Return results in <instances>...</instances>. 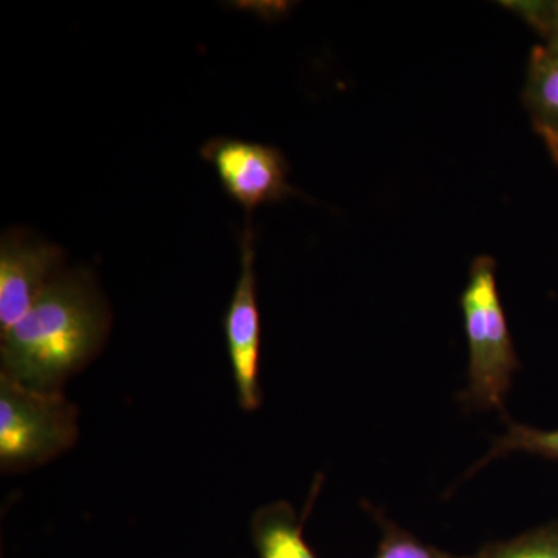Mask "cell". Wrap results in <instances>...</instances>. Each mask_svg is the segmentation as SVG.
<instances>
[{"instance_id":"13","label":"cell","mask_w":558,"mask_h":558,"mask_svg":"<svg viewBox=\"0 0 558 558\" xmlns=\"http://www.w3.org/2000/svg\"><path fill=\"white\" fill-rule=\"evenodd\" d=\"M545 143L546 146H548L550 156H553V159L556 160L558 165V137L546 138Z\"/></svg>"},{"instance_id":"12","label":"cell","mask_w":558,"mask_h":558,"mask_svg":"<svg viewBox=\"0 0 558 558\" xmlns=\"http://www.w3.org/2000/svg\"><path fill=\"white\" fill-rule=\"evenodd\" d=\"M508 9L526 20L546 39L545 47L558 54V0L546 2H508Z\"/></svg>"},{"instance_id":"10","label":"cell","mask_w":558,"mask_h":558,"mask_svg":"<svg viewBox=\"0 0 558 558\" xmlns=\"http://www.w3.org/2000/svg\"><path fill=\"white\" fill-rule=\"evenodd\" d=\"M469 558H558V521L508 542L488 543Z\"/></svg>"},{"instance_id":"8","label":"cell","mask_w":558,"mask_h":558,"mask_svg":"<svg viewBox=\"0 0 558 558\" xmlns=\"http://www.w3.org/2000/svg\"><path fill=\"white\" fill-rule=\"evenodd\" d=\"M524 100L543 140L558 137V54L545 46L532 51Z\"/></svg>"},{"instance_id":"4","label":"cell","mask_w":558,"mask_h":558,"mask_svg":"<svg viewBox=\"0 0 558 558\" xmlns=\"http://www.w3.org/2000/svg\"><path fill=\"white\" fill-rule=\"evenodd\" d=\"M202 159L213 168L223 191L248 216L260 205L295 194L289 185V165L281 150L233 137H215L201 148Z\"/></svg>"},{"instance_id":"3","label":"cell","mask_w":558,"mask_h":558,"mask_svg":"<svg viewBox=\"0 0 558 558\" xmlns=\"http://www.w3.org/2000/svg\"><path fill=\"white\" fill-rule=\"evenodd\" d=\"M78 409L62 392L38 391L0 373V468L24 472L78 439Z\"/></svg>"},{"instance_id":"7","label":"cell","mask_w":558,"mask_h":558,"mask_svg":"<svg viewBox=\"0 0 558 558\" xmlns=\"http://www.w3.org/2000/svg\"><path fill=\"white\" fill-rule=\"evenodd\" d=\"M303 523L288 501L260 508L252 519L253 545L259 558H318L303 537Z\"/></svg>"},{"instance_id":"1","label":"cell","mask_w":558,"mask_h":558,"mask_svg":"<svg viewBox=\"0 0 558 558\" xmlns=\"http://www.w3.org/2000/svg\"><path fill=\"white\" fill-rule=\"evenodd\" d=\"M112 315L87 269L65 270L13 328L2 333L0 373L25 387L61 392L108 340Z\"/></svg>"},{"instance_id":"2","label":"cell","mask_w":558,"mask_h":558,"mask_svg":"<svg viewBox=\"0 0 558 558\" xmlns=\"http://www.w3.org/2000/svg\"><path fill=\"white\" fill-rule=\"evenodd\" d=\"M461 306L469 341V388L461 399L470 409L502 411L520 362L499 301L494 259L480 256L472 264Z\"/></svg>"},{"instance_id":"6","label":"cell","mask_w":558,"mask_h":558,"mask_svg":"<svg viewBox=\"0 0 558 558\" xmlns=\"http://www.w3.org/2000/svg\"><path fill=\"white\" fill-rule=\"evenodd\" d=\"M255 234L250 223L241 234V271L226 315L223 332L238 399L242 410L255 411L260 405L259 352L260 315L256 290Z\"/></svg>"},{"instance_id":"11","label":"cell","mask_w":558,"mask_h":558,"mask_svg":"<svg viewBox=\"0 0 558 558\" xmlns=\"http://www.w3.org/2000/svg\"><path fill=\"white\" fill-rule=\"evenodd\" d=\"M381 526V542L379 550L374 558H469L458 557L453 554L440 550L436 546L427 545L421 539L414 537L405 529L391 523L380 513L373 512Z\"/></svg>"},{"instance_id":"5","label":"cell","mask_w":558,"mask_h":558,"mask_svg":"<svg viewBox=\"0 0 558 558\" xmlns=\"http://www.w3.org/2000/svg\"><path fill=\"white\" fill-rule=\"evenodd\" d=\"M60 245L31 230L10 229L0 240V336L38 303L51 282L64 274Z\"/></svg>"},{"instance_id":"9","label":"cell","mask_w":558,"mask_h":558,"mask_svg":"<svg viewBox=\"0 0 558 558\" xmlns=\"http://www.w3.org/2000/svg\"><path fill=\"white\" fill-rule=\"evenodd\" d=\"M508 433L502 438L495 440L494 447L488 451L487 457L473 468L469 476L476 470L484 468L487 462L508 457L510 453H529L534 454V457L558 461V429L546 432V429L527 427V425L517 424L512 421H508Z\"/></svg>"}]
</instances>
